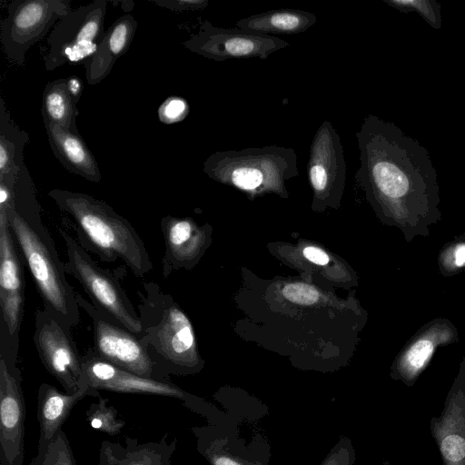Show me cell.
Instances as JSON below:
<instances>
[{"instance_id":"obj_16","label":"cell","mask_w":465,"mask_h":465,"mask_svg":"<svg viewBox=\"0 0 465 465\" xmlns=\"http://www.w3.org/2000/svg\"><path fill=\"white\" fill-rule=\"evenodd\" d=\"M443 465H465V381L449 391L439 416L430 421Z\"/></svg>"},{"instance_id":"obj_25","label":"cell","mask_w":465,"mask_h":465,"mask_svg":"<svg viewBox=\"0 0 465 465\" xmlns=\"http://www.w3.org/2000/svg\"><path fill=\"white\" fill-rule=\"evenodd\" d=\"M191 431L196 438L198 452L210 465H268L267 461L248 457L225 447L206 426H194Z\"/></svg>"},{"instance_id":"obj_19","label":"cell","mask_w":465,"mask_h":465,"mask_svg":"<svg viewBox=\"0 0 465 465\" xmlns=\"http://www.w3.org/2000/svg\"><path fill=\"white\" fill-rule=\"evenodd\" d=\"M176 439L168 441L164 434L159 441L139 443L125 437L124 443L104 440L99 450V465H171Z\"/></svg>"},{"instance_id":"obj_10","label":"cell","mask_w":465,"mask_h":465,"mask_svg":"<svg viewBox=\"0 0 465 465\" xmlns=\"http://www.w3.org/2000/svg\"><path fill=\"white\" fill-rule=\"evenodd\" d=\"M82 366L88 384L98 391L175 398L183 401L187 409L205 419L219 411L213 404L183 391L171 380L145 378L123 370L98 357L92 348L82 354Z\"/></svg>"},{"instance_id":"obj_17","label":"cell","mask_w":465,"mask_h":465,"mask_svg":"<svg viewBox=\"0 0 465 465\" xmlns=\"http://www.w3.org/2000/svg\"><path fill=\"white\" fill-rule=\"evenodd\" d=\"M85 376V375H84ZM100 397L99 391L92 388L87 380L75 393L68 394L58 391L49 383H42L37 391V420L39 440L37 452H44L62 430L74 407L84 397Z\"/></svg>"},{"instance_id":"obj_4","label":"cell","mask_w":465,"mask_h":465,"mask_svg":"<svg viewBox=\"0 0 465 465\" xmlns=\"http://www.w3.org/2000/svg\"><path fill=\"white\" fill-rule=\"evenodd\" d=\"M138 314L143 327L140 341L153 361L159 378L188 375L199 367L195 337L189 318L160 286L144 282L137 291Z\"/></svg>"},{"instance_id":"obj_1","label":"cell","mask_w":465,"mask_h":465,"mask_svg":"<svg viewBox=\"0 0 465 465\" xmlns=\"http://www.w3.org/2000/svg\"><path fill=\"white\" fill-rule=\"evenodd\" d=\"M360 166L356 176L381 201L430 202L437 191V173L428 150L394 123L364 117L356 133Z\"/></svg>"},{"instance_id":"obj_18","label":"cell","mask_w":465,"mask_h":465,"mask_svg":"<svg viewBox=\"0 0 465 465\" xmlns=\"http://www.w3.org/2000/svg\"><path fill=\"white\" fill-rule=\"evenodd\" d=\"M137 26L134 17L126 14L104 32L95 53L83 64L89 84L100 83L111 73L116 60L129 49Z\"/></svg>"},{"instance_id":"obj_14","label":"cell","mask_w":465,"mask_h":465,"mask_svg":"<svg viewBox=\"0 0 465 465\" xmlns=\"http://www.w3.org/2000/svg\"><path fill=\"white\" fill-rule=\"evenodd\" d=\"M25 419L21 371L0 356V465H23Z\"/></svg>"},{"instance_id":"obj_22","label":"cell","mask_w":465,"mask_h":465,"mask_svg":"<svg viewBox=\"0 0 465 465\" xmlns=\"http://www.w3.org/2000/svg\"><path fill=\"white\" fill-rule=\"evenodd\" d=\"M29 134L12 120L5 103L0 97V183L14 188L25 165L24 148Z\"/></svg>"},{"instance_id":"obj_12","label":"cell","mask_w":465,"mask_h":465,"mask_svg":"<svg viewBox=\"0 0 465 465\" xmlns=\"http://www.w3.org/2000/svg\"><path fill=\"white\" fill-rule=\"evenodd\" d=\"M76 300L93 321L94 344L92 349L98 357L137 375L161 380L138 336L106 317L81 294L76 293Z\"/></svg>"},{"instance_id":"obj_27","label":"cell","mask_w":465,"mask_h":465,"mask_svg":"<svg viewBox=\"0 0 465 465\" xmlns=\"http://www.w3.org/2000/svg\"><path fill=\"white\" fill-rule=\"evenodd\" d=\"M434 349L433 342L429 339H421L415 342L405 353L398 365L400 377L411 383L421 371Z\"/></svg>"},{"instance_id":"obj_37","label":"cell","mask_w":465,"mask_h":465,"mask_svg":"<svg viewBox=\"0 0 465 465\" xmlns=\"http://www.w3.org/2000/svg\"><path fill=\"white\" fill-rule=\"evenodd\" d=\"M117 3L121 4L122 9L125 11L127 14L133 10L134 3L133 1H118Z\"/></svg>"},{"instance_id":"obj_34","label":"cell","mask_w":465,"mask_h":465,"mask_svg":"<svg viewBox=\"0 0 465 465\" xmlns=\"http://www.w3.org/2000/svg\"><path fill=\"white\" fill-rule=\"evenodd\" d=\"M66 79V85L74 102L77 104L81 98L84 84L82 80L76 75H71Z\"/></svg>"},{"instance_id":"obj_9","label":"cell","mask_w":465,"mask_h":465,"mask_svg":"<svg viewBox=\"0 0 465 465\" xmlns=\"http://www.w3.org/2000/svg\"><path fill=\"white\" fill-rule=\"evenodd\" d=\"M72 10L70 0H14L1 22V43L9 61L22 66L29 48ZM54 28V27H53Z\"/></svg>"},{"instance_id":"obj_6","label":"cell","mask_w":465,"mask_h":465,"mask_svg":"<svg viewBox=\"0 0 465 465\" xmlns=\"http://www.w3.org/2000/svg\"><path fill=\"white\" fill-rule=\"evenodd\" d=\"M59 232L66 250V273L80 282L99 312L136 336H141L143 327L139 314L119 280L112 272L100 267L64 229H59Z\"/></svg>"},{"instance_id":"obj_7","label":"cell","mask_w":465,"mask_h":465,"mask_svg":"<svg viewBox=\"0 0 465 465\" xmlns=\"http://www.w3.org/2000/svg\"><path fill=\"white\" fill-rule=\"evenodd\" d=\"M107 1L95 0L72 9L52 29L45 67L53 71L69 63L87 61L96 51L104 35Z\"/></svg>"},{"instance_id":"obj_3","label":"cell","mask_w":465,"mask_h":465,"mask_svg":"<svg viewBox=\"0 0 465 465\" xmlns=\"http://www.w3.org/2000/svg\"><path fill=\"white\" fill-rule=\"evenodd\" d=\"M48 195L71 220L78 243L104 262L122 260L139 278L153 265L145 245L124 217L104 201L87 193L53 189Z\"/></svg>"},{"instance_id":"obj_30","label":"cell","mask_w":465,"mask_h":465,"mask_svg":"<svg viewBox=\"0 0 465 465\" xmlns=\"http://www.w3.org/2000/svg\"><path fill=\"white\" fill-rule=\"evenodd\" d=\"M190 109L185 99L179 96H170L158 108L159 120L165 124L183 121Z\"/></svg>"},{"instance_id":"obj_32","label":"cell","mask_w":465,"mask_h":465,"mask_svg":"<svg viewBox=\"0 0 465 465\" xmlns=\"http://www.w3.org/2000/svg\"><path fill=\"white\" fill-rule=\"evenodd\" d=\"M282 293L290 302L302 305L313 304L319 299V292L314 287L302 282L287 284Z\"/></svg>"},{"instance_id":"obj_2","label":"cell","mask_w":465,"mask_h":465,"mask_svg":"<svg viewBox=\"0 0 465 465\" xmlns=\"http://www.w3.org/2000/svg\"><path fill=\"white\" fill-rule=\"evenodd\" d=\"M5 210L15 244L27 265L44 308L69 328L80 322L76 292L68 282L54 240L43 223L36 189L25 165L21 169Z\"/></svg>"},{"instance_id":"obj_23","label":"cell","mask_w":465,"mask_h":465,"mask_svg":"<svg viewBox=\"0 0 465 465\" xmlns=\"http://www.w3.org/2000/svg\"><path fill=\"white\" fill-rule=\"evenodd\" d=\"M317 22L315 14L296 9H278L238 20V29L259 34H299Z\"/></svg>"},{"instance_id":"obj_15","label":"cell","mask_w":465,"mask_h":465,"mask_svg":"<svg viewBox=\"0 0 465 465\" xmlns=\"http://www.w3.org/2000/svg\"><path fill=\"white\" fill-rule=\"evenodd\" d=\"M307 173L315 195L332 194L344 185L346 162L343 146L337 130L329 121H323L313 136Z\"/></svg>"},{"instance_id":"obj_35","label":"cell","mask_w":465,"mask_h":465,"mask_svg":"<svg viewBox=\"0 0 465 465\" xmlns=\"http://www.w3.org/2000/svg\"><path fill=\"white\" fill-rule=\"evenodd\" d=\"M303 255L305 258H307L309 261L320 264V265H325L329 262L328 255L321 249L313 246L306 247L303 250Z\"/></svg>"},{"instance_id":"obj_38","label":"cell","mask_w":465,"mask_h":465,"mask_svg":"<svg viewBox=\"0 0 465 465\" xmlns=\"http://www.w3.org/2000/svg\"><path fill=\"white\" fill-rule=\"evenodd\" d=\"M381 465H393L391 461L384 460Z\"/></svg>"},{"instance_id":"obj_11","label":"cell","mask_w":465,"mask_h":465,"mask_svg":"<svg viewBox=\"0 0 465 465\" xmlns=\"http://www.w3.org/2000/svg\"><path fill=\"white\" fill-rule=\"evenodd\" d=\"M70 331L45 308L36 311L33 341L37 353L45 370L68 394L78 391L86 380L82 354Z\"/></svg>"},{"instance_id":"obj_33","label":"cell","mask_w":465,"mask_h":465,"mask_svg":"<svg viewBox=\"0 0 465 465\" xmlns=\"http://www.w3.org/2000/svg\"><path fill=\"white\" fill-rule=\"evenodd\" d=\"M151 2L173 12L203 10L209 4L208 0H151Z\"/></svg>"},{"instance_id":"obj_28","label":"cell","mask_w":465,"mask_h":465,"mask_svg":"<svg viewBox=\"0 0 465 465\" xmlns=\"http://www.w3.org/2000/svg\"><path fill=\"white\" fill-rule=\"evenodd\" d=\"M389 6L401 13H417L433 29L441 28L440 5L434 0H383Z\"/></svg>"},{"instance_id":"obj_20","label":"cell","mask_w":465,"mask_h":465,"mask_svg":"<svg viewBox=\"0 0 465 465\" xmlns=\"http://www.w3.org/2000/svg\"><path fill=\"white\" fill-rule=\"evenodd\" d=\"M47 140L56 159L71 173L99 183L102 174L95 157L79 133L44 123Z\"/></svg>"},{"instance_id":"obj_29","label":"cell","mask_w":465,"mask_h":465,"mask_svg":"<svg viewBox=\"0 0 465 465\" xmlns=\"http://www.w3.org/2000/svg\"><path fill=\"white\" fill-rule=\"evenodd\" d=\"M30 465H76L65 433L61 430L44 452H37Z\"/></svg>"},{"instance_id":"obj_5","label":"cell","mask_w":465,"mask_h":465,"mask_svg":"<svg viewBox=\"0 0 465 465\" xmlns=\"http://www.w3.org/2000/svg\"><path fill=\"white\" fill-rule=\"evenodd\" d=\"M203 172L250 193H281L284 183L298 174L297 155L294 149L278 145L220 151L207 157Z\"/></svg>"},{"instance_id":"obj_26","label":"cell","mask_w":465,"mask_h":465,"mask_svg":"<svg viewBox=\"0 0 465 465\" xmlns=\"http://www.w3.org/2000/svg\"><path fill=\"white\" fill-rule=\"evenodd\" d=\"M86 420L94 430L111 436L119 434L125 426V421L119 418L117 410L108 404V399L101 396L86 411Z\"/></svg>"},{"instance_id":"obj_21","label":"cell","mask_w":465,"mask_h":465,"mask_svg":"<svg viewBox=\"0 0 465 465\" xmlns=\"http://www.w3.org/2000/svg\"><path fill=\"white\" fill-rule=\"evenodd\" d=\"M160 227L165 245L162 272L167 278L173 271L188 266L193 261L199 250L202 234L187 218L166 215L161 219Z\"/></svg>"},{"instance_id":"obj_36","label":"cell","mask_w":465,"mask_h":465,"mask_svg":"<svg viewBox=\"0 0 465 465\" xmlns=\"http://www.w3.org/2000/svg\"><path fill=\"white\" fill-rule=\"evenodd\" d=\"M454 259L458 266L465 264V244H460L456 248Z\"/></svg>"},{"instance_id":"obj_24","label":"cell","mask_w":465,"mask_h":465,"mask_svg":"<svg viewBox=\"0 0 465 465\" xmlns=\"http://www.w3.org/2000/svg\"><path fill=\"white\" fill-rule=\"evenodd\" d=\"M41 111L44 123L54 124L64 130L79 133L76 127L78 110L68 92L65 78L46 84L43 92Z\"/></svg>"},{"instance_id":"obj_13","label":"cell","mask_w":465,"mask_h":465,"mask_svg":"<svg viewBox=\"0 0 465 465\" xmlns=\"http://www.w3.org/2000/svg\"><path fill=\"white\" fill-rule=\"evenodd\" d=\"M183 45L205 58L222 62L230 58L265 60L271 54L290 46V44L271 35L217 27L204 20L198 33L183 42Z\"/></svg>"},{"instance_id":"obj_8","label":"cell","mask_w":465,"mask_h":465,"mask_svg":"<svg viewBox=\"0 0 465 465\" xmlns=\"http://www.w3.org/2000/svg\"><path fill=\"white\" fill-rule=\"evenodd\" d=\"M20 255L5 210L0 209V356L13 364H16L25 308L24 266Z\"/></svg>"},{"instance_id":"obj_31","label":"cell","mask_w":465,"mask_h":465,"mask_svg":"<svg viewBox=\"0 0 465 465\" xmlns=\"http://www.w3.org/2000/svg\"><path fill=\"white\" fill-rule=\"evenodd\" d=\"M355 450L348 437H341L320 465H354Z\"/></svg>"}]
</instances>
